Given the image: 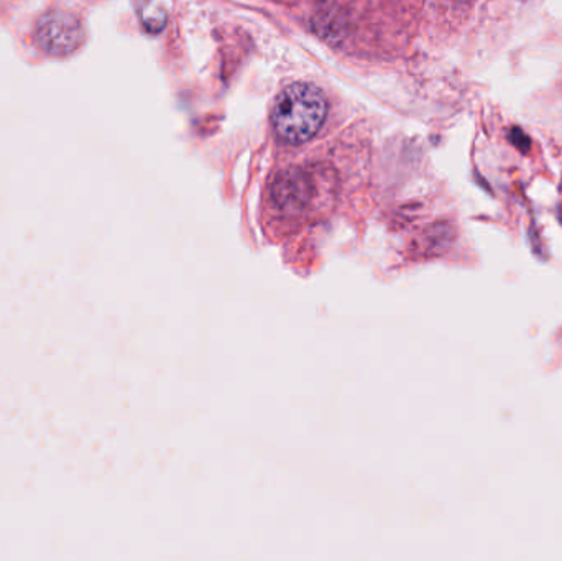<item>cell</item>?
<instances>
[{"label": "cell", "mask_w": 562, "mask_h": 561, "mask_svg": "<svg viewBox=\"0 0 562 561\" xmlns=\"http://www.w3.org/2000/svg\"><path fill=\"white\" fill-rule=\"evenodd\" d=\"M327 101L323 91L310 82H294L281 91L273 104L272 124L286 144L311 141L323 127Z\"/></svg>", "instance_id": "1"}, {"label": "cell", "mask_w": 562, "mask_h": 561, "mask_svg": "<svg viewBox=\"0 0 562 561\" xmlns=\"http://www.w3.org/2000/svg\"><path fill=\"white\" fill-rule=\"evenodd\" d=\"M82 40H85V26L79 16L68 10H52L43 13L36 22V42L48 55H71L81 46Z\"/></svg>", "instance_id": "2"}]
</instances>
